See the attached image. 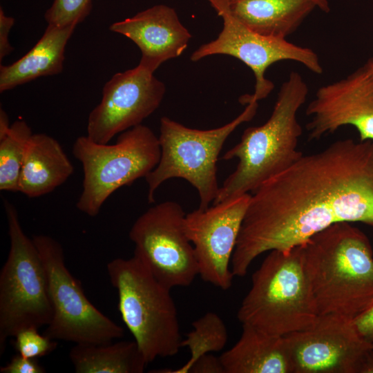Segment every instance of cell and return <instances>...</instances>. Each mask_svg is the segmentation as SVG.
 I'll return each instance as SVG.
<instances>
[{"mask_svg":"<svg viewBox=\"0 0 373 373\" xmlns=\"http://www.w3.org/2000/svg\"><path fill=\"white\" fill-rule=\"evenodd\" d=\"M37 358L24 357L20 354L15 355L4 366L0 367L1 373H44V367L41 365Z\"/></svg>","mask_w":373,"mask_h":373,"instance_id":"obj_26","label":"cell"},{"mask_svg":"<svg viewBox=\"0 0 373 373\" xmlns=\"http://www.w3.org/2000/svg\"><path fill=\"white\" fill-rule=\"evenodd\" d=\"M367 373H373V348L370 355Z\"/></svg>","mask_w":373,"mask_h":373,"instance_id":"obj_32","label":"cell"},{"mask_svg":"<svg viewBox=\"0 0 373 373\" xmlns=\"http://www.w3.org/2000/svg\"><path fill=\"white\" fill-rule=\"evenodd\" d=\"M73 154L83 167L82 192L77 209L95 217L118 189L144 178L160 161L158 137L140 124L120 133L113 144L96 143L86 135L76 139Z\"/></svg>","mask_w":373,"mask_h":373,"instance_id":"obj_7","label":"cell"},{"mask_svg":"<svg viewBox=\"0 0 373 373\" xmlns=\"http://www.w3.org/2000/svg\"><path fill=\"white\" fill-rule=\"evenodd\" d=\"M32 132L23 120H17L0 139V189L19 191V181Z\"/></svg>","mask_w":373,"mask_h":373,"instance_id":"obj_23","label":"cell"},{"mask_svg":"<svg viewBox=\"0 0 373 373\" xmlns=\"http://www.w3.org/2000/svg\"><path fill=\"white\" fill-rule=\"evenodd\" d=\"M154 72L139 64L117 73L104 84L99 104L90 113L87 137L107 144L118 133L142 124L160 106L164 84Z\"/></svg>","mask_w":373,"mask_h":373,"instance_id":"obj_14","label":"cell"},{"mask_svg":"<svg viewBox=\"0 0 373 373\" xmlns=\"http://www.w3.org/2000/svg\"><path fill=\"white\" fill-rule=\"evenodd\" d=\"M109 29L133 41L141 52L139 64L153 72L166 61L181 55L192 37L176 11L163 4L115 22Z\"/></svg>","mask_w":373,"mask_h":373,"instance_id":"obj_16","label":"cell"},{"mask_svg":"<svg viewBox=\"0 0 373 373\" xmlns=\"http://www.w3.org/2000/svg\"><path fill=\"white\" fill-rule=\"evenodd\" d=\"M193 329L182 341V347H188L189 360L176 369L153 370L151 373H189L191 365L202 356L219 352L226 345L228 332L226 325L216 313L209 312L192 323Z\"/></svg>","mask_w":373,"mask_h":373,"instance_id":"obj_22","label":"cell"},{"mask_svg":"<svg viewBox=\"0 0 373 373\" xmlns=\"http://www.w3.org/2000/svg\"><path fill=\"white\" fill-rule=\"evenodd\" d=\"M76 26L48 25L41 39L24 56L11 64L1 65L0 92L61 73L66 46Z\"/></svg>","mask_w":373,"mask_h":373,"instance_id":"obj_20","label":"cell"},{"mask_svg":"<svg viewBox=\"0 0 373 373\" xmlns=\"http://www.w3.org/2000/svg\"><path fill=\"white\" fill-rule=\"evenodd\" d=\"M251 194L227 199L184 217V225L192 243L204 282L222 289L232 286L231 260Z\"/></svg>","mask_w":373,"mask_h":373,"instance_id":"obj_13","label":"cell"},{"mask_svg":"<svg viewBox=\"0 0 373 373\" xmlns=\"http://www.w3.org/2000/svg\"><path fill=\"white\" fill-rule=\"evenodd\" d=\"M231 14L261 35L287 39L317 8L315 0H226Z\"/></svg>","mask_w":373,"mask_h":373,"instance_id":"obj_18","label":"cell"},{"mask_svg":"<svg viewBox=\"0 0 373 373\" xmlns=\"http://www.w3.org/2000/svg\"><path fill=\"white\" fill-rule=\"evenodd\" d=\"M367 62L370 65V66L373 68V57L370 58Z\"/></svg>","mask_w":373,"mask_h":373,"instance_id":"obj_33","label":"cell"},{"mask_svg":"<svg viewBox=\"0 0 373 373\" xmlns=\"http://www.w3.org/2000/svg\"><path fill=\"white\" fill-rule=\"evenodd\" d=\"M317 8L325 12H329L330 7L328 0H315Z\"/></svg>","mask_w":373,"mask_h":373,"instance_id":"obj_31","label":"cell"},{"mask_svg":"<svg viewBox=\"0 0 373 373\" xmlns=\"http://www.w3.org/2000/svg\"><path fill=\"white\" fill-rule=\"evenodd\" d=\"M185 215L178 202L164 201L140 216L129 231L133 256L170 289L188 287L199 276L194 248L184 229Z\"/></svg>","mask_w":373,"mask_h":373,"instance_id":"obj_10","label":"cell"},{"mask_svg":"<svg viewBox=\"0 0 373 373\" xmlns=\"http://www.w3.org/2000/svg\"><path fill=\"white\" fill-rule=\"evenodd\" d=\"M106 269L122 319L146 363L177 354L182 338L171 289L134 256L115 258Z\"/></svg>","mask_w":373,"mask_h":373,"instance_id":"obj_5","label":"cell"},{"mask_svg":"<svg viewBox=\"0 0 373 373\" xmlns=\"http://www.w3.org/2000/svg\"><path fill=\"white\" fill-rule=\"evenodd\" d=\"M340 222L373 228V140H337L303 155L251 194L231 260L244 277L254 260L289 251Z\"/></svg>","mask_w":373,"mask_h":373,"instance_id":"obj_1","label":"cell"},{"mask_svg":"<svg viewBox=\"0 0 373 373\" xmlns=\"http://www.w3.org/2000/svg\"><path fill=\"white\" fill-rule=\"evenodd\" d=\"M205 1L221 17L223 26L216 39L193 52L191 60L198 61L214 55H226L240 60L252 70L256 79L254 93L245 95L247 98L258 102L271 93L274 84L265 77V73L280 61H294L314 73L322 74L319 57L312 49L296 45L287 39L266 37L252 31L231 14L226 0Z\"/></svg>","mask_w":373,"mask_h":373,"instance_id":"obj_11","label":"cell"},{"mask_svg":"<svg viewBox=\"0 0 373 373\" xmlns=\"http://www.w3.org/2000/svg\"><path fill=\"white\" fill-rule=\"evenodd\" d=\"M303 258L318 315L351 320L373 306V249L350 222L331 225L303 245Z\"/></svg>","mask_w":373,"mask_h":373,"instance_id":"obj_2","label":"cell"},{"mask_svg":"<svg viewBox=\"0 0 373 373\" xmlns=\"http://www.w3.org/2000/svg\"><path fill=\"white\" fill-rule=\"evenodd\" d=\"M247 106L230 122L216 128H191L167 117L160 119L158 137L161 155L158 164L146 177L147 199L155 202V193L169 179L182 178L198 191L200 209H205L218 196L217 162L228 137L241 124L256 114L258 102L240 96Z\"/></svg>","mask_w":373,"mask_h":373,"instance_id":"obj_6","label":"cell"},{"mask_svg":"<svg viewBox=\"0 0 373 373\" xmlns=\"http://www.w3.org/2000/svg\"><path fill=\"white\" fill-rule=\"evenodd\" d=\"M92 0H54L45 13L48 25L77 26L90 14Z\"/></svg>","mask_w":373,"mask_h":373,"instance_id":"obj_24","label":"cell"},{"mask_svg":"<svg viewBox=\"0 0 373 373\" xmlns=\"http://www.w3.org/2000/svg\"><path fill=\"white\" fill-rule=\"evenodd\" d=\"M308 86L292 71L283 83L272 113L263 124L246 128L240 142L222 156L238 160L235 170L220 186L213 204L253 193L264 182L287 169L303 153L298 150L303 129L297 114L305 104Z\"/></svg>","mask_w":373,"mask_h":373,"instance_id":"obj_3","label":"cell"},{"mask_svg":"<svg viewBox=\"0 0 373 373\" xmlns=\"http://www.w3.org/2000/svg\"><path fill=\"white\" fill-rule=\"evenodd\" d=\"M220 360L224 373H291L284 336L242 325L238 341Z\"/></svg>","mask_w":373,"mask_h":373,"instance_id":"obj_17","label":"cell"},{"mask_svg":"<svg viewBox=\"0 0 373 373\" xmlns=\"http://www.w3.org/2000/svg\"><path fill=\"white\" fill-rule=\"evenodd\" d=\"M69 357L77 373H142L148 364L135 341L77 343Z\"/></svg>","mask_w":373,"mask_h":373,"instance_id":"obj_21","label":"cell"},{"mask_svg":"<svg viewBox=\"0 0 373 373\" xmlns=\"http://www.w3.org/2000/svg\"><path fill=\"white\" fill-rule=\"evenodd\" d=\"M310 140L344 126H354L360 141L373 140V68L366 62L347 77L320 87L306 108Z\"/></svg>","mask_w":373,"mask_h":373,"instance_id":"obj_15","label":"cell"},{"mask_svg":"<svg viewBox=\"0 0 373 373\" xmlns=\"http://www.w3.org/2000/svg\"><path fill=\"white\" fill-rule=\"evenodd\" d=\"M73 171L58 141L44 133L32 134L23 163L18 192L30 198L42 196L64 184Z\"/></svg>","mask_w":373,"mask_h":373,"instance_id":"obj_19","label":"cell"},{"mask_svg":"<svg viewBox=\"0 0 373 373\" xmlns=\"http://www.w3.org/2000/svg\"><path fill=\"white\" fill-rule=\"evenodd\" d=\"M318 316L300 245L269 251L237 312L242 325L278 336L309 327Z\"/></svg>","mask_w":373,"mask_h":373,"instance_id":"obj_4","label":"cell"},{"mask_svg":"<svg viewBox=\"0 0 373 373\" xmlns=\"http://www.w3.org/2000/svg\"><path fill=\"white\" fill-rule=\"evenodd\" d=\"M15 19L6 15L2 8H0V61L10 54L14 48L9 41V33L14 26Z\"/></svg>","mask_w":373,"mask_h":373,"instance_id":"obj_27","label":"cell"},{"mask_svg":"<svg viewBox=\"0 0 373 373\" xmlns=\"http://www.w3.org/2000/svg\"><path fill=\"white\" fill-rule=\"evenodd\" d=\"M10 247L0 273V355L6 341L28 327L48 325L52 309L43 262L23 232L17 211L5 202Z\"/></svg>","mask_w":373,"mask_h":373,"instance_id":"obj_8","label":"cell"},{"mask_svg":"<svg viewBox=\"0 0 373 373\" xmlns=\"http://www.w3.org/2000/svg\"><path fill=\"white\" fill-rule=\"evenodd\" d=\"M14 347L18 354L30 358H37L52 352L57 343L38 332V328L28 327L19 331L15 336Z\"/></svg>","mask_w":373,"mask_h":373,"instance_id":"obj_25","label":"cell"},{"mask_svg":"<svg viewBox=\"0 0 373 373\" xmlns=\"http://www.w3.org/2000/svg\"><path fill=\"white\" fill-rule=\"evenodd\" d=\"M362 336L373 343V306L366 313L354 321Z\"/></svg>","mask_w":373,"mask_h":373,"instance_id":"obj_29","label":"cell"},{"mask_svg":"<svg viewBox=\"0 0 373 373\" xmlns=\"http://www.w3.org/2000/svg\"><path fill=\"white\" fill-rule=\"evenodd\" d=\"M32 238L45 268L52 309L44 334L75 344H108L122 337L123 328L89 301L79 281L67 269L60 243L46 235Z\"/></svg>","mask_w":373,"mask_h":373,"instance_id":"obj_9","label":"cell"},{"mask_svg":"<svg viewBox=\"0 0 373 373\" xmlns=\"http://www.w3.org/2000/svg\"><path fill=\"white\" fill-rule=\"evenodd\" d=\"M7 113L2 108L0 109V139L3 138L10 128Z\"/></svg>","mask_w":373,"mask_h":373,"instance_id":"obj_30","label":"cell"},{"mask_svg":"<svg viewBox=\"0 0 373 373\" xmlns=\"http://www.w3.org/2000/svg\"><path fill=\"white\" fill-rule=\"evenodd\" d=\"M284 336L291 373H367L373 343L353 320L318 315L309 327Z\"/></svg>","mask_w":373,"mask_h":373,"instance_id":"obj_12","label":"cell"},{"mask_svg":"<svg viewBox=\"0 0 373 373\" xmlns=\"http://www.w3.org/2000/svg\"><path fill=\"white\" fill-rule=\"evenodd\" d=\"M190 373H224L219 357L207 354L198 358L190 367Z\"/></svg>","mask_w":373,"mask_h":373,"instance_id":"obj_28","label":"cell"}]
</instances>
